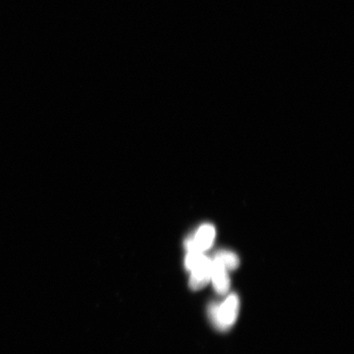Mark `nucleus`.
I'll return each mask as SVG.
<instances>
[{
	"instance_id": "f257e3e1",
	"label": "nucleus",
	"mask_w": 354,
	"mask_h": 354,
	"mask_svg": "<svg viewBox=\"0 0 354 354\" xmlns=\"http://www.w3.org/2000/svg\"><path fill=\"white\" fill-rule=\"evenodd\" d=\"M240 308L238 296L231 295L223 304H212L209 308L210 319L221 330H228L236 322Z\"/></svg>"
},
{
	"instance_id": "f03ea898",
	"label": "nucleus",
	"mask_w": 354,
	"mask_h": 354,
	"mask_svg": "<svg viewBox=\"0 0 354 354\" xmlns=\"http://www.w3.org/2000/svg\"><path fill=\"white\" fill-rule=\"evenodd\" d=\"M216 236V230L211 224L202 225L196 234L189 236L185 241L187 251L203 252L210 249Z\"/></svg>"
},
{
	"instance_id": "7ed1b4c3",
	"label": "nucleus",
	"mask_w": 354,
	"mask_h": 354,
	"mask_svg": "<svg viewBox=\"0 0 354 354\" xmlns=\"http://www.w3.org/2000/svg\"><path fill=\"white\" fill-rule=\"evenodd\" d=\"M212 260L211 281L216 293L225 295L228 293L231 282L227 273V270L224 268L218 259L215 258Z\"/></svg>"
},
{
	"instance_id": "20e7f679",
	"label": "nucleus",
	"mask_w": 354,
	"mask_h": 354,
	"mask_svg": "<svg viewBox=\"0 0 354 354\" xmlns=\"http://www.w3.org/2000/svg\"><path fill=\"white\" fill-rule=\"evenodd\" d=\"M212 260L207 258L203 262L189 271V287L194 290L205 288L211 281Z\"/></svg>"
},
{
	"instance_id": "39448f33",
	"label": "nucleus",
	"mask_w": 354,
	"mask_h": 354,
	"mask_svg": "<svg viewBox=\"0 0 354 354\" xmlns=\"http://www.w3.org/2000/svg\"><path fill=\"white\" fill-rule=\"evenodd\" d=\"M214 258L218 259L227 271H233L240 265V259H239L238 256L231 251L220 250L218 253H216Z\"/></svg>"
}]
</instances>
